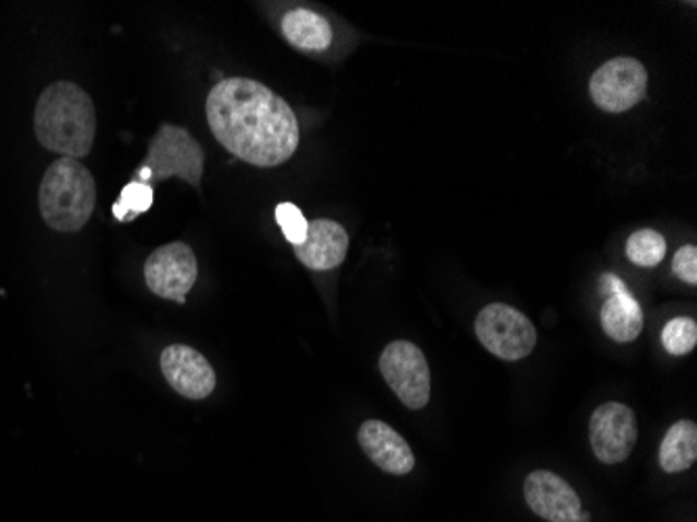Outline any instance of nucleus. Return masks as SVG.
<instances>
[{
  "label": "nucleus",
  "mask_w": 697,
  "mask_h": 522,
  "mask_svg": "<svg viewBox=\"0 0 697 522\" xmlns=\"http://www.w3.org/2000/svg\"><path fill=\"white\" fill-rule=\"evenodd\" d=\"M205 114L225 151L255 167L291 160L301 140L291 105L257 80L225 78L209 92Z\"/></svg>",
  "instance_id": "nucleus-1"
},
{
  "label": "nucleus",
  "mask_w": 697,
  "mask_h": 522,
  "mask_svg": "<svg viewBox=\"0 0 697 522\" xmlns=\"http://www.w3.org/2000/svg\"><path fill=\"white\" fill-rule=\"evenodd\" d=\"M349 251L347 230L333 220H314L307 228V236L294 247L297 259L315 272L338 268Z\"/></svg>",
  "instance_id": "nucleus-13"
},
{
  "label": "nucleus",
  "mask_w": 697,
  "mask_h": 522,
  "mask_svg": "<svg viewBox=\"0 0 697 522\" xmlns=\"http://www.w3.org/2000/svg\"><path fill=\"white\" fill-rule=\"evenodd\" d=\"M38 205L46 224L59 232H78L89 224L96 207V182L78 160L50 163L40 182Z\"/></svg>",
  "instance_id": "nucleus-3"
},
{
  "label": "nucleus",
  "mask_w": 697,
  "mask_h": 522,
  "mask_svg": "<svg viewBox=\"0 0 697 522\" xmlns=\"http://www.w3.org/2000/svg\"><path fill=\"white\" fill-rule=\"evenodd\" d=\"M662 345L671 356H687L696 349L697 324L692 318L671 320L662 330Z\"/></svg>",
  "instance_id": "nucleus-19"
},
{
  "label": "nucleus",
  "mask_w": 697,
  "mask_h": 522,
  "mask_svg": "<svg viewBox=\"0 0 697 522\" xmlns=\"http://www.w3.org/2000/svg\"><path fill=\"white\" fill-rule=\"evenodd\" d=\"M474 330L480 345L506 362L528 358L537 345L535 324L506 303L483 308L474 322Z\"/></svg>",
  "instance_id": "nucleus-5"
},
{
  "label": "nucleus",
  "mask_w": 697,
  "mask_h": 522,
  "mask_svg": "<svg viewBox=\"0 0 697 522\" xmlns=\"http://www.w3.org/2000/svg\"><path fill=\"white\" fill-rule=\"evenodd\" d=\"M38 142L63 158H86L96 137V112L89 92L71 82H55L46 89L34 112Z\"/></svg>",
  "instance_id": "nucleus-2"
},
{
  "label": "nucleus",
  "mask_w": 697,
  "mask_h": 522,
  "mask_svg": "<svg viewBox=\"0 0 697 522\" xmlns=\"http://www.w3.org/2000/svg\"><path fill=\"white\" fill-rule=\"evenodd\" d=\"M381 372L405 408H427L430 399V368L418 345L393 341L384 347Z\"/></svg>",
  "instance_id": "nucleus-7"
},
{
  "label": "nucleus",
  "mask_w": 697,
  "mask_h": 522,
  "mask_svg": "<svg viewBox=\"0 0 697 522\" xmlns=\"http://www.w3.org/2000/svg\"><path fill=\"white\" fill-rule=\"evenodd\" d=\"M282 36L299 50H326L333 45V27L326 18L310 9H293L280 22Z\"/></svg>",
  "instance_id": "nucleus-14"
},
{
  "label": "nucleus",
  "mask_w": 697,
  "mask_h": 522,
  "mask_svg": "<svg viewBox=\"0 0 697 522\" xmlns=\"http://www.w3.org/2000/svg\"><path fill=\"white\" fill-rule=\"evenodd\" d=\"M602 293L606 297L625 295V293H629V289H627V285H625L618 276L604 274V278H602Z\"/></svg>",
  "instance_id": "nucleus-22"
},
{
  "label": "nucleus",
  "mask_w": 697,
  "mask_h": 522,
  "mask_svg": "<svg viewBox=\"0 0 697 522\" xmlns=\"http://www.w3.org/2000/svg\"><path fill=\"white\" fill-rule=\"evenodd\" d=\"M589 441L602 464L625 462L637 443L635 411L618 402L600 406L589 420Z\"/></svg>",
  "instance_id": "nucleus-9"
},
{
  "label": "nucleus",
  "mask_w": 697,
  "mask_h": 522,
  "mask_svg": "<svg viewBox=\"0 0 697 522\" xmlns=\"http://www.w3.org/2000/svg\"><path fill=\"white\" fill-rule=\"evenodd\" d=\"M524 500L526 506L547 522H591L579 494L568 485V480L549 473L535 471L524 478Z\"/></svg>",
  "instance_id": "nucleus-10"
},
{
  "label": "nucleus",
  "mask_w": 697,
  "mask_h": 522,
  "mask_svg": "<svg viewBox=\"0 0 697 522\" xmlns=\"http://www.w3.org/2000/svg\"><path fill=\"white\" fill-rule=\"evenodd\" d=\"M697 460V425L694 420H678L660 443V466L664 473L676 475L689 471Z\"/></svg>",
  "instance_id": "nucleus-16"
},
{
  "label": "nucleus",
  "mask_w": 697,
  "mask_h": 522,
  "mask_svg": "<svg viewBox=\"0 0 697 522\" xmlns=\"http://www.w3.org/2000/svg\"><path fill=\"white\" fill-rule=\"evenodd\" d=\"M199 276L197 255L186 243H170L153 251L144 264V280L151 293L184 303Z\"/></svg>",
  "instance_id": "nucleus-8"
},
{
  "label": "nucleus",
  "mask_w": 697,
  "mask_h": 522,
  "mask_svg": "<svg viewBox=\"0 0 697 522\" xmlns=\"http://www.w3.org/2000/svg\"><path fill=\"white\" fill-rule=\"evenodd\" d=\"M276 222L282 228L287 241L297 247L305 241L310 222L301 213V209L293 204H280L276 207Z\"/></svg>",
  "instance_id": "nucleus-20"
},
{
  "label": "nucleus",
  "mask_w": 697,
  "mask_h": 522,
  "mask_svg": "<svg viewBox=\"0 0 697 522\" xmlns=\"http://www.w3.org/2000/svg\"><path fill=\"white\" fill-rule=\"evenodd\" d=\"M600 322L612 341L630 343L643 330V312L630 293L612 295L607 297L602 308Z\"/></svg>",
  "instance_id": "nucleus-15"
},
{
  "label": "nucleus",
  "mask_w": 697,
  "mask_h": 522,
  "mask_svg": "<svg viewBox=\"0 0 697 522\" xmlns=\"http://www.w3.org/2000/svg\"><path fill=\"white\" fill-rule=\"evenodd\" d=\"M161 372L176 393L195 402L209 397L218 383L211 363L188 345H170L161 353Z\"/></svg>",
  "instance_id": "nucleus-11"
},
{
  "label": "nucleus",
  "mask_w": 697,
  "mask_h": 522,
  "mask_svg": "<svg viewBox=\"0 0 697 522\" xmlns=\"http://www.w3.org/2000/svg\"><path fill=\"white\" fill-rule=\"evenodd\" d=\"M153 186L144 184V182H128L121 188V195L117 199V204L113 205V216L119 222H132L138 216L147 213L153 207Z\"/></svg>",
  "instance_id": "nucleus-18"
},
{
  "label": "nucleus",
  "mask_w": 697,
  "mask_h": 522,
  "mask_svg": "<svg viewBox=\"0 0 697 522\" xmlns=\"http://www.w3.org/2000/svg\"><path fill=\"white\" fill-rule=\"evenodd\" d=\"M673 272L676 278H681L687 285H697V247L696 245H685L676 251L673 259Z\"/></svg>",
  "instance_id": "nucleus-21"
},
{
  "label": "nucleus",
  "mask_w": 697,
  "mask_h": 522,
  "mask_svg": "<svg viewBox=\"0 0 697 522\" xmlns=\"http://www.w3.org/2000/svg\"><path fill=\"white\" fill-rule=\"evenodd\" d=\"M589 92L602 112H629L648 92V71L643 63L630 57L609 59L591 76Z\"/></svg>",
  "instance_id": "nucleus-6"
},
{
  "label": "nucleus",
  "mask_w": 697,
  "mask_h": 522,
  "mask_svg": "<svg viewBox=\"0 0 697 522\" xmlns=\"http://www.w3.org/2000/svg\"><path fill=\"white\" fill-rule=\"evenodd\" d=\"M627 257L635 266L653 268L666 257V239L652 228L637 230L627 241Z\"/></svg>",
  "instance_id": "nucleus-17"
},
{
  "label": "nucleus",
  "mask_w": 697,
  "mask_h": 522,
  "mask_svg": "<svg viewBox=\"0 0 697 522\" xmlns=\"http://www.w3.org/2000/svg\"><path fill=\"white\" fill-rule=\"evenodd\" d=\"M358 441L363 454L388 475L404 477L416 466V457L407 441L383 420H365L358 431Z\"/></svg>",
  "instance_id": "nucleus-12"
},
{
  "label": "nucleus",
  "mask_w": 697,
  "mask_h": 522,
  "mask_svg": "<svg viewBox=\"0 0 697 522\" xmlns=\"http://www.w3.org/2000/svg\"><path fill=\"white\" fill-rule=\"evenodd\" d=\"M201 144L195 137L174 124H163L151 138L149 153L136 170L135 181L155 186L167 178H181L199 188L202 178Z\"/></svg>",
  "instance_id": "nucleus-4"
}]
</instances>
